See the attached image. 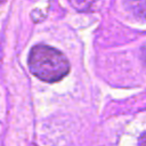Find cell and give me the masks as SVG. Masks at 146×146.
<instances>
[{"instance_id":"cell-1","label":"cell","mask_w":146,"mask_h":146,"mask_svg":"<svg viewBox=\"0 0 146 146\" xmlns=\"http://www.w3.org/2000/svg\"><path fill=\"white\" fill-rule=\"evenodd\" d=\"M29 65L31 72L46 82L59 81L70 71L67 58L59 50L46 44H38L31 49Z\"/></svg>"},{"instance_id":"cell-2","label":"cell","mask_w":146,"mask_h":146,"mask_svg":"<svg viewBox=\"0 0 146 146\" xmlns=\"http://www.w3.org/2000/svg\"><path fill=\"white\" fill-rule=\"evenodd\" d=\"M124 1L133 15L140 18H146V0H124Z\"/></svg>"},{"instance_id":"cell-3","label":"cell","mask_w":146,"mask_h":146,"mask_svg":"<svg viewBox=\"0 0 146 146\" xmlns=\"http://www.w3.org/2000/svg\"><path fill=\"white\" fill-rule=\"evenodd\" d=\"M70 1H71V3L76 9H80V10L86 9L87 6H88V3H89V0H70Z\"/></svg>"},{"instance_id":"cell-4","label":"cell","mask_w":146,"mask_h":146,"mask_svg":"<svg viewBox=\"0 0 146 146\" xmlns=\"http://www.w3.org/2000/svg\"><path fill=\"white\" fill-rule=\"evenodd\" d=\"M141 57H143V60L146 63V46H144V48H143V50H141Z\"/></svg>"},{"instance_id":"cell-5","label":"cell","mask_w":146,"mask_h":146,"mask_svg":"<svg viewBox=\"0 0 146 146\" xmlns=\"http://www.w3.org/2000/svg\"><path fill=\"white\" fill-rule=\"evenodd\" d=\"M3 1H5V0H0V5H1V3L3 2Z\"/></svg>"}]
</instances>
